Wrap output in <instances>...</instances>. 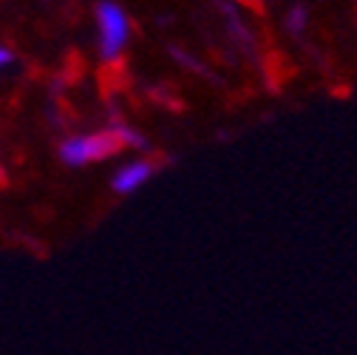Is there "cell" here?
Returning a JSON list of instances; mask_svg holds the SVG:
<instances>
[{
    "label": "cell",
    "mask_w": 357,
    "mask_h": 355,
    "mask_svg": "<svg viewBox=\"0 0 357 355\" xmlns=\"http://www.w3.org/2000/svg\"><path fill=\"white\" fill-rule=\"evenodd\" d=\"M94 17H97L100 60L102 63H116L122 57V52L128 49V43H130V17L119 3H114V0H102V3H97Z\"/></svg>",
    "instance_id": "obj_1"
},
{
    "label": "cell",
    "mask_w": 357,
    "mask_h": 355,
    "mask_svg": "<svg viewBox=\"0 0 357 355\" xmlns=\"http://www.w3.org/2000/svg\"><path fill=\"white\" fill-rule=\"evenodd\" d=\"M116 151H122L119 140L111 128H102V131H91V134H74V137H66L57 148L60 154V162L68 165V168H85L91 162H100V159H108L114 157Z\"/></svg>",
    "instance_id": "obj_2"
},
{
    "label": "cell",
    "mask_w": 357,
    "mask_h": 355,
    "mask_svg": "<svg viewBox=\"0 0 357 355\" xmlns=\"http://www.w3.org/2000/svg\"><path fill=\"white\" fill-rule=\"evenodd\" d=\"M153 173H156L153 159H130L111 176V191L119 194V196H130V194H137L142 185H148L153 180Z\"/></svg>",
    "instance_id": "obj_3"
},
{
    "label": "cell",
    "mask_w": 357,
    "mask_h": 355,
    "mask_svg": "<svg viewBox=\"0 0 357 355\" xmlns=\"http://www.w3.org/2000/svg\"><path fill=\"white\" fill-rule=\"evenodd\" d=\"M114 134H116V140H119V145L122 148H133V151H148V140L139 134L137 128H130V125H125V122H114V125H108Z\"/></svg>",
    "instance_id": "obj_4"
},
{
    "label": "cell",
    "mask_w": 357,
    "mask_h": 355,
    "mask_svg": "<svg viewBox=\"0 0 357 355\" xmlns=\"http://www.w3.org/2000/svg\"><path fill=\"white\" fill-rule=\"evenodd\" d=\"M306 23H309L306 9H303V6H292L289 15H287V31L295 34V37H301V34L306 31Z\"/></svg>",
    "instance_id": "obj_5"
},
{
    "label": "cell",
    "mask_w": 357,
    "mask_h": 355,
    "mask_svg": "<svg viewBox=\"0 0 357 355\" xmlns=\"http://www.w3.org/2000/svg\"><path fill=\"white\" fill-rule=\"evenodd\" d=\"M15 63V52L12 49H6L3 43H0V68H9Z\"/></svg>",
    "instance_id": "obj_6"
}]
</instances>
